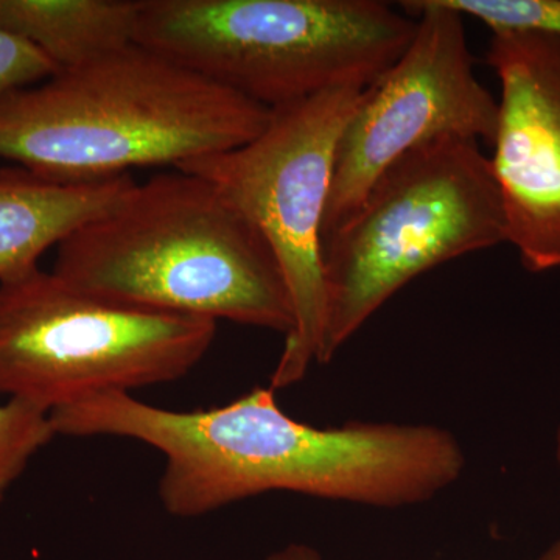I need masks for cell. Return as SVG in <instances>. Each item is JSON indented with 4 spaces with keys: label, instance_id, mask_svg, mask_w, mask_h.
Segmentation results:
<instances>
[{
    "label": "cell",
    "instance_id": "6da1fadb",
    "mask_svg": "<svg viewBox=\"0 0 560 560\" xmlns=\"http://www.w3.org/2000/svg\"><path fill=\"white\" fill-rule=\"evenodd\" d=\"M50 418L62 436L125 438L161 452L158 495L179 518L268 492L400 510L451 488L467 463L463 445L441 427L349 422L318 429L283 412L270 386L198 411L165 410L130 393L97 394Z\"/></svg>",
    "mask_w": 560,
    "mask_h": 560
},
{
    "label": "cell",
    "instance_id": "7a4b0ae2",
    "mask_svg": "<svg viewBox=\"0 0 560 560\" xmlns=\"http://www.w3.org/2000/svg\"><path fill=\"white\" fill-rule=\"evenodd\" d=\"M271 113L135 43L0 95V160L58 180L176 168L245 145Z\"/></svg>",
    "mask_w": 560,
    "mask_h": 560
},
{
    "label": "cell",
    "instance_id": "3957f363",
    "mask_svg": "<svg viewBox=\"0 0 560 560\" xmlns=\"http://www.w3.org/2000/svg\"><path fill=\"white\" fill-rule=\"evenodd\" d=\"M58 278L147 311L226 319L289 337V287L253 223L212 183L176 171L132 187L58 246Z\"/></svg>",
    "mask_w": 560,
    "mask_h": 560
},
{
    "label": "cell",
    "instance_id": "277c9868",
    "mask_svg": "<svg viewBox=\"0 0 560 560\" xmlns=\"http://www.w3.org/2000/svg\"><path fill=\"white\" fill-rule=\"evenodd\" d=\"M416 28L378 0H140L136 43L276 109L366 90Z\"/></svg>",
    "mask_w": 560,
    "mask_h": 560
},
{
    "label": "cell",
    "instance_id": "5b68a950",
    "mask_svg": "<svg viewBox=\"0 0 560 560\" xmlns=\"http://www.w3.org/2000/svg\"><path fill=\"white\" fill-rule=\"evenodd\" d=\"M501 243L503 202L480 142L442 138L405 154L324 242L318 364L423 272Z\"/></svg>",
    "mask_w": 560,
    "mask_h": 560
},
{
    "label": "cell",
    "instance_id": "8992f818",
    "mask_svg": "<svg viewBox=\"0 0 560 560\" xmlns=\"http://www.w3.org/2000/svg\"><path fill=\"white\" fill-rule=\"evenodd\" d=\"M215 334V320L102 300L36 268L0 283V394L51 412L176 382Z\"/></svg>",
    "mask_w": 560,
    "mask_h": 560
},
{
    "label": "cell",
    "instance_id": "52a82bcc",
    "mask_svg": "<svg viewBox=\"0 0 560 560\" xmlns=\"http://www.w3.org/2000/svg\"><path fill=\"white\" fill-rule=\"evenodd\" d=\"M363 91H327L271 109L270 124L256 139L176 167L212 183L256 226L278 260L294 327L271 375L275 390L304 381L318 364L324 215L338 140Z\"/></svg>",
    "mask_w": 560,
    "mask_h": 560
},
{
    "label": "cell",
    "instance_id": "ba28073f",
    "mask_svg": "<svg viewBox=\"0 0 560 560\" xmlns=\"http://www.w3.org/2000/svg\"><path fill=\"white\" fill-rule=\"evenodd\" d=\"M415 38L383 75L361 92L335 151L324 242L360 209L375 180L410 151L442 138L492 147L499 102L474 70L466 18L441 0H408Z\"/></svg>",
    "mask_w": 560,
    "mask_h": 560
},
{
    "label": "cell",
    "instance_id": "9c48e42d",
    "mask_svg": "<svg viewBox=\"0 0 560 560\" xmlns=\"http://www.w3.org/2000/svg\"><path fill=\"white\" fill-rule=\"evenodd\" d=\"M486 61L499 77L493 175L508 243L530 272L560 268V36L492 33Z\"/></svg>",
    "mask_w": 560,
    "mask_h": 560
},
{
    "label": "cell",
    "instance_id": "30bf717a",
    "mask_svg": "<svg viewBox=\"0 0 560 560\" xmlns=\"http://www.w3.org/2000/svg\"><path fill=\"white\" fill-rule=\"evenodd\" d=\"M135 186L130 173L58 180L20 165L0 171V283L35 271L47 249L105 215Z\"/></svg>",
    "mask_w": 560,
    "mask_h": 560
},
{
    "label": "cell",
    "instance_id": "8fae6325",
    "mask_svg": "<svg viewBox=\"0 0 560 560\" xmlns=\"http://www.w3.org/2000/svg\"><path fill=\"white\" fill-rule=\"evenodd\" d=\"M140 0H0V28L72 69L136 43Z\"/></svg>",
    "mask_w": 560,
    "mask_h": 560
},
{
    "label": "cell",
    "instance_id": "7c38bea8",
    "mask_svg": "<svg viewBox=\"0 0 560 560\" xmlns=\"http://www.w3.org/2000/svg\"><path fill=\"white\" fill-rule=\"evenodd\" d=\"M55 436L49 411L20 399L0 404V501Z\"/></svg>",
    "mask_w": 560,
    "mask_h": 560
},
{
    "label": "cell",
    "instance_id": "4fadbf2b",
    "mask_svg": "<svg viewBox=\"0 0 560 560\" xmlns=\"http://www.w3.org/2000/svg\"><path fill=\"white\" fill-rule=\"evenodd\" d=\"M460 16L492 33L525 32L560 36V0H441Z\"/></svg>",
    "mask_w": 560,
    "mask_h": 560
},
{
    "label": "cell",
    "instance_id": "5bb4252c",
    "mask_svg": "<svg viewBox=\"0 0 560 560\" xmlns=\"http://www.w3.org/2000/svg\"><path fill=\"white\" fill-rule=\"evenodd\" d=\"M57 72L43 51L0 28V95L38 84Z\"/></svg>",
    "mask_w": 560,
    "mask_h": 560
},
{
    "label": "cell",
    "instance_id": "9a60e30c",
    "mask_svg": "<svg viewBox=\"0 0 560 560\" xmlns=\"http://www.w3.org/2000/svg\"><path fill=\"white\" fill-rule=\"evenodd\" d=\"M265 560H324L316 548L307 544H289L272 551Z\"/></svg>",
    "mask_w": 560,
    "mask_h": 560
},
{
    "label": "cell",
    "instance_id": "2e32d148",
    "mask_svg": "<svg viewBox=\"0 0 560 560\" xmlns=\"http://www.w3.org/2000/svg\"><path fill=\"white\" fill-rule=\"evenodd\" d=\"M537 560H560V539L551 544Z\"/></svg>",
    "mask_w": 560,
    "mask_h": 560
},
{
    "label": "cell",
    "instance_id": "e0dca14e",
    "mask_svg": "<svg viewBox=\"0 0 560 560\" xmlns=\"http://www.w3.org/2000/svg\"><path fill=\"white\" fill-rule=\"evenodd\" d=\"M556 460H558V466L560 469V425L558 433H556Z\"/></svg>",
    "mask_w": 560,
    "mask_h": 560
}]
</instances>
